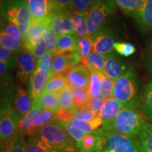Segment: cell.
Listing matches in <instances>:
<instances>
[{"mask_svg":"<svg viewBox=\"0 0 152 152\" xmlns=\"http://www.w3.org/2000/svg\"><path fill=\"white\" fill-rule=\"evenodd\" d=\"M38 99L43 109L49 110L55 114H56L60 109L61 106L58 93L43 92Z\"/></svg>","mask_w":152,"mask_h":152,"instance_id":"cell-25","label":"cell"},{"mask_svg":"<svg viewBox=\"0 0 152 152\" xmlns=\"http://www.w3.org/2000/svg\"><path fill=\"white\" fill-rule=\"evenodd\" d=\"M47 52V47L46 43H45V39L42 38V39L41 40L39 41L35 47H34V48L32 49L30 53L33 55L34 57L35 58V59L37 61L39 58H40L42 56Z\"/></svg>","mask_w":152,"mask_h":152,"instance_id":"cell-50","label":"cell"},{"mask_svg":"<svg viewBox=\"0 0 152 152\" xmlns=\"http://www.w3.org/2000/svg\"><path fill=\"white\" fill-rule=\"evenodd\" d=\"M144 115L134 107H125L113 123L104 130L134 137L138 135L146 122Z\"/></svg>","mask_w":152,"mask_h":152,"instance_id":"cell-3","label":"cell"},{"mask_svg":"<svg viewBox=\"0 0 152 152\" xmlns=\"http://www.w3.org/2000/svg\"><path fill=\"white\" fill-rule=\"evenodd\" d=\"M15 0H1V6L10 3L11 1H14Z\"/></svg>","mask_w":152,"mask_h":152,"instance_id":"cell-52","label":"cell"},{"mask_svg":"<svg viewBox=\"0 0 152 152\" xmlns=\"http://www.w3.org/2000/svg\"><path fill=\"white\" fill-rule=\"evenodd\" d=\"M117 7L123 11L125 14L132 16H137L141 9L144 0H114Z\"/></svg>","mask_w":152,"mask_h":152,"instance_id":"cell-27","label":"cell"},{"mask_svg":"<svg viewBox=\"0 0 152 152\" xmlns=\"http://www.w3.org/2000/svg\"><path fill=\"white\" fill-rule=\"evenodd\" d=\"M71 87L73 89L74 96V106L77 107V109L84 107L87 105V102L91 97L90 94H89L88 90L81 88V87Z\"/></svg>","mask_w":152,"mask_h":152,"instance_id":"cell-34","label":"cell"},{"mask_svg":"<svg viewBox=\"0 0 152 152\" xmlns=\"http://www.w3.org/2000/svg\"><path fill=\"white\" fill-rule=\"evenodd\" d=\"M42 110H43V109L39 104V99L38 98L35 99L33 101V108L30 111L20 119L19 123L18 133H20L24 138H26V137L28 138L33 136V128L34 120Z\"/></svg>","mask_w":152,"mask_h":152,"instance_id":"cell-16","label":"cell"},{"mask_svg":"<svg viewBox=\"0 0 152 152\" xmlns=\"http://www.w3.org/2000/svg\"><path fill=\"white\" fill-rule=\"evenodd\" d=\"M69 84L66 76L64 74L53 75L45 87L43 92L59 93Z\"/></svg>","mask_w":152,"mask_h":152,"instance_id":"cell-30","label":"cell"},{"mask_svg":"<svg viewBox=\"0 0 152 152\" xmlns=\"http://www.w3.org/2000/svg\"><path fill=\"white\" fill-rule=\"evenodd\" d=\"M13 108L20 119L30 111L33 108V99L27 91L21 85H18L13 100Z\"/></svg>","mask_w":152,"mask_h":152,"instance_id":"cell-14","label":"cell"},{"mask_svg":"<svg viewBox=\"0 0 152 152\" xmlns=\"http://www.w3.org/2000/svg\"><path fill=\"white\" fill-rule=\"evenodd\" d=\"M96 0H73V11H78L87 14Z\"/></svg>","mask_w":152,"mask_h":152,"instance_id":"cell-48","label":"cell"},{"mask_svg":"<svg viewBox=\"0 0 152 152\" xmlns=\"http://www.w3.org/2000/svg\"><path fill=\"white\" fill-rule=\"evenodd\" d=\"M100 76L102 84V95L104 96L106 99L113 97L114 81L108 77L104 73H99Z\"/></svg>","mask_w":152,"mask_h":152,"instance_id":"cell-43","label":"cell"},{"mask_svg":"<svg viewBox=\"0 0 152 152\" xmlns=\"http://www.w3.org/2000/svg\"><path fill=\"white\" fill-rule=\"evenodd\" d=\"M142 109L144 118L152 123V79L148 82L144 87Z\"/></svg>","mask_w":152,"mask_h":152,"instance_id":"cell-29","label":"cell"},{"mask_svg":"<svg viewBox=\"0 0 152 152\" xmlns=\"http://www.w3.org/2000/svg\"><path fill=\"white\" fill-rule=\"evenodd\" d=\"M27 5L33 21H41L47 19L52 13V0H23Z\"/></svg>","mask_w":152,"mask_h":152,"instance_id":"cell-13","label":"cell"},{"mask_svg":"<svg viewBox=\"0 0 152 152\" xmlns=\"http://www.w3.org/2000/svg\"><path fill=\"white\" fill-rule=\"evenodd\" d=\"M124 107L123 104L113 97L107 99L99 113V116L102 120V128L111 125Z\"/></svg>","mask_w":152,"mask_h":152,"instance_id":"cell-15","label":"cell"},{"mask_svg":"<svg viewBox=\"0 0 152 152\" xmlns=\"http://www.w3.org/2000/svg\"><path fill=\"white\" fill-rule=\"evenodd\" d=\"M128 71L119 57L114 53L106 56L104 73L115 82Z\"/></svg>","mask_w":152,"mask_h":152,"instance_id":"cell-17","label":"cell"},{"mask_svg":"<svg viewBox=\"0 0 152 152\" xmlns=\"http://www.w3.org/2000/svg\"><path fill=\"white\" fill-rule=\"evenodd\" d=\"M71 122L75 128L84 132L85 134L94 133L99 129L101 125H102V120L99 116L90 121H80L74 118Z\"/></svg>","mask_w":152,"mask_h":152,"instance_id":"cell-28","label":"cell"},{"mask_svg":"<svg viewBox=\"0 0 152 152\" xmlns=\"http://www.w3.org/2000/svg\"><path fill=\"white\" fill-rule=\"evenodd\" d=\"M0 42H1V46L6 47L16 54H18L24 49L23 42L13 39L4 30H1V34H0Z\"/></svg>","mask_w":152,"mask_h":152,"instance_id":"cell-32","label":"cell"},{"mask_svg":"<svg viewBox=\"0 0 152 152\" xmlns=\"http://www.w3.org/2000/svg\"><path fill=\"white\" fill-rule=\"evenodd\" d=\"M94 133H99L106 138V149L113 152H141L137 141L132 137L120 133L99 129Z\"/></svg>","mask_w":152,"mask_h":152,"instance_id":"cell-7","label":"cell"},{"mask_svg":"<svg viewBox=\"0 0 152 152\" xmlns=\"http://www.w3.org/2000/svg\"><path fill=\"white\" fill-rule=\"evenodd\" d=\"M114 50L123 56H130L135 52L136 48L129 42H116L114 45Z\"/></svg>","mask_w":152,"mask_h":152,"instance_id":"cell-46","label":"cell"},{"mask_svg":"<svg viewBox=\"0 0 152 152\" xmlns=\"http://www.w3.org/2000/svg\"><path fill=\"white\" fill-rule=\"evenodd\" d=\"M37 135L49 148L56 152H82L77 142L58 122L45 125Z\"/></svg>","mask_w":152,"mask_h":152,"instance_id":"cell-1","label":"cell"},{"mask_svg":"<svg viewBox=\"0 0 152 152\" xmlns=\"http://www.w3.org/2000/svg\"><path fill=\"white\" fill-rule=\"evenodd\" d=\"M68 83L73 87L88 90L90 84L91 71L83 64L74 66L66 74Z\"/></svg>","mask_w":152,"mask_h":152,"instance_id":"cell-12","label":"cell"},{"mask_svg":"<svg viewBox=\"0 0 152 152\" xmlns=\"http://www.w3.org/2000/svg\"><path fill=\"white\" fill-rule=\"evenodd\" d=\"M1 20L15 25L21 32L23 38L33 23V18L23 0H15L1 6Z\"/></svg>","mask_w":152,"mask_h":152,"instance_id":"cell-4","label":"cell"},{"mask_svg":"<svg viewBox=\"0 0 152 152\" xmlns=\"http://www.w3.org/2000/svg\"><path fill=\"white\" fill-rule=\"evenodd\" d=\"M20 121V118L13 106L1 109L0 137L1 149H4L18 134Z\"/></svg>","mask_w":152,"mask_h":152,"instance_id":"cell-6","label":"cell"},{"mask_svg":"<svg viewBox=\"0 0 152 152\" xmlns=\"http://www.w3.org/2000/svg\"><path fill=\"white\" fill-rule=\"evenodd\" d=\"M58 94L59 103L61 107L66 109H73L75 106H74V96L73 89L71 85L68 84L64 90L61 91Z\"/></svg>","mask_w":152,"mask_h":152,"instance_id":"cell-33","label":"cell"},{"mask_svg":"<svg viewBox=\"0 0 152 152\" xmlns=\"http://www.w3.org/2000/svg\"><path fill=\"white\" fill-rule=\"evenodd\" d=\"M113 97L125 107L137 108L140 105L137 77L132 68L114 82Z\"/></svg>","mask_w":152,"mask_h":152,"instance_id":"cell-2","label":"cell"},{"mask_svg":"<svg viewBox=\"0 0 152 152\" xmlns=\"http://www.w3.org/2000/svg\"><path fill=\"white\" fill-rule=\"evenodd\" d=\"M24 142L27 152H56L49 148L37 134L24 139Z\"/></svg>","mask_w":152,"mask_h":152,"instance_id":"cell-31","label":"cell"},{"mask_svg":"<svg viewBox=\"0 0 152 152\" xmlns=\"http://www.w3.org/2000/svg\"><path fill=\"white\" fill-rule=\"evenodd\" d=\"M106 100V99L104 96H102V95H101V96L96 98L90 97L88 102H87V105L85 106L89 107L90 109H92L93 111L99 113L100 110L102 109V106H103L104 104L105 103Z\"/></svg>","mask_w":152,"mask_h":152,"instance_id":"cell-49","label":"cell"},{"mask_svg":"<svg viewBox=\"0 0 152 152\" xmlns=\"http://www.w3.org/2000/svg\"><path fill=\"white\" fill-rule=\"evenodd\" d=\"M56 121V114L49 110H42L34 120L33 128V136L37 134L45 125Z\"/></svg>","mask_w":152,"mask_h":152,"instance_id":"cell-26","label":"cell"},{"mask_svg":"<svg viewBox=\"0 0 152 152\" xmlns=\"http://www.w3.org/2000/svg\"><path fill=\"white\" fill-rule=\"evenodd\" d=\"M1 152H27L25 147L23 137L18 133L16 137L1 150Z\"/></svg>","mask_w":152,"mask_h":152,"instance_id":"cell-41","label":"cell"},{"mask_svg":"<svg viewBox=\"0 0 152 152\" xmlns=\"http://www.w3.org/2000/svg\"><path fill=\"white\" fill-rule=\"evenodd\" d=\"M52 75V72L45 75L42 73L37 68L36 69L29 82V89H28V92L33 101L41 96L45 90L47 83Z\"/></svg>","mask_w":152,"mask_h":152,"instance_id":"cell-18","label":"cell"},{"mask_svg":"<svg viewBox=\"0 0 152 152\" xmlns=\"http://www.w3.org/2000/svg\"><path fill=\"white\" fill-rule=\"evenodd\" d=\"M91 41L92 50L104 56L113 53L114 45L116 43L113 33L104 26L91 36Z\"/></svg>","mask_w":152,"mask_h":152,"instance_id":"cell-9","label":"cell"},{"mask_svg":"<svg viewBox=\"0 0 152 152\" xmlns=\"http://www.w3.org/2000/svg\"><path fill=\"white\" fill-rule=\"evenodd\" d=\"M1 30H4L10 37L14 40L23 42V36L19 28L15 25L11 23L7 20H1Z\"/></svg>","mask_w":152,"mask_h":152,"instance_id":"cell-39","label":"cell"},{"mask_svg":"<svg viewBox=\"0 0 152 152\" xmlns=\"http://www.w3.org/2000/svg\"><path fill=\"white\" fill-rule=\"evenodd\" d=\"M71 12L53 11L52 13L45 19V23L48 24L54 30L57 36L63 35H75L71 22Z\"/></svg>","mask_w":152,"mask_h":152,"instance_id":"cell-10","label":"cell"},{"mask_svg":"<svg viewBox=\"0 0 152 152\" xmlns=\"http://www.w3.org/2000/svg\"><path fill=\"white\" fill-rule=\"evenodd\" d=\"M73 0H52L53 11L71 12L73 11Z\"/></svg>","mask_w":152,"mask_h":152,"instance_id":"cell-47","label":"cell"},{"mask_svg":"<svg viewBox=\"0 0 152 152\" xmlns=\"http://www.w3.org/2000/svg\"><path fill=\"white\" fill-rule=\"evenodd\" d=\"M18 54L12 52L4 47H0V60L7 63L10 69L16 70Z\"/></svg>","mask_w":152,"mask_h":152,"instance_id":"cell-40","label":"cell"},{"mask_svg":"<svg viewBox=\"0 0 152 152\" xmlns=\"http://www.w3.org/2000/svg\"><path fill=\"white\" fill-rule=\"evenodd\" d=\"M141 152H152V124L146 123L137 136Z\"/></svg>","mask_w":152,"mask_h":152,"instance_id":"cell-23","label":"cell"},{"mask_svg":"<svg viewBox=\"0 0 152 152\" xmlns=\"http://www.w3.org/2000/svg\"><path fill=\"white\" fill-rule=\"evenodd\" d=\"M81 61V56L78 50L68 54L54 55L51 72L52 75H66L72 68L78 65Z\"/></svg>","mask_w":152,"mask_h":152,"instance_id":"cell-11","label":"cell"},{"mask_svg":"<svg viewBox=\"0 0 152 152\" xmlns=\"http://www.w3.org/2000/svg\"><path fill=\"white\" fill-rule=\"evenodd\" d=\"M53 56V54L47 51L37 61V68L42 73L47 75L51 72Z\"/></svg>","mask_w":152,"mask_h":152,"instance_id":"cell-42","label":"cell"},{"mask_svg":"<svg viewBox=\"0 0 152 152\" xmlns=\"http://www.w3.org/2000/svg\"><path fill=\"white\" fill-rule=\"evenodd\" d=\"M78 50L77 37L73 35H63L57 37L56 49L54 55L64 54Z\"/></svg>","mask_w":152,"mask_h":152,"instance_id":"cell-22","label":"cell"},{"mask_svg":"<svg viewBox=\"0 0 152 152\" xmlns=\"http://www.w3.org/2000/svg\"><path fill=\"white\" fill-rule=\"evenodd\" d=\"M71 17L73 31L76 37L90 36L87 25V14L73 10L71 11Z\"/></svg>","mask_w":152,"mask_h":152,"instance_id":"cell-21","label":"cell"},{"mask_svg":"<svg viewBox=\"0 0 152 152\" xmlns=\"http://www.w3.org/2000/svg\"><path fill=\"white\" fill-rule=\"evenodd\" d=\"M144 64L147 71L152 75V47L148 49L144 57Z\"/></svg>","mask_w":152,"mask_h":152,"instance_id":"cell-51","label":"cell"},{"mask_svg":"<svg viewBox=\"0 0 152 152\" xmlns=\"http://www.w3.org/2000/svg\"><path fill=\"white\" fill-rule=\"evenodd\" d=\"M101 152H113V151H112L111 150H109V149H106L105 150H104V151H102Z\"/></svg>","mask_w":152,"mask_h":152,"instance_id":"cell-53","label":"cell"},{"mask_svg":"<svg viewBox=\"0 0 152 152\" xmlns=\"http://www.w3.org/2000/svg\"><path fill=\"white\" fill-rule=\"evenodd\" d=\"M77 110V107L71 109L61 107L56 114V120L60 122H71L72 120L75 118Z\"/></svg>","mask_w":152,"mask_h":152,"instance_id":"cell-45","label":"cell"},{"mask_svg":"<svg viewBox=\"0 0 152 152\" xmlns=\"http://www.w3.org/2000/svg\"><path fill=\"white\" fill-rule=\"evenodd\" d=\"M116 4L114 0H96L87 13L89 35L91 37L104 26L107 17L115 11Z\"/></svg>","mask_w":152,"mask_h":152,"instance_id":"cell-5","label":"cell"},{"mask_svg":"<svg viewBox=\"0 0 152 152\" xmlns=\"http://www.w3.org/2000/svg\"><path fill=\"white\" fill-rule=\"evenodd\" d=\"M106 56L92 50L86 61L82 63L83 65L87 66L90 71L97 72L98 73H104Z\"/></svg>","mask_w":152,"mask_h":152,"instance_id":"cell-24","label":"cell"},{"mask_svg":"<svg viewBox=\"0 0 152 152\" xmlns=\"http://www.w3.org/2000/svg\"><path fill=\"white\" fill-rule=\"evenodd\" d=\"M45 21H33L27 35L23 39V49L30 52L37 44L43 38V31L45 27Z\"/></svg>","mask_w":152,"mask_h":152,"instance_id":"cell-19","label":"cell"},{"mask_svg":"<svg viewBox=\"0 0 152 152\" xmlns=\"http://www.w3.org/2000/svg\"><path fill=\"white\" fill-rule=\"evenodd\" d=\"M58 122L63 128L65 129L66 132L70 134V136L77 142L79 147H80L82 141H83V138H84L86 134H85L84 132H83L77 128H75L72 124L71 122H60V121H58Z\"/></svg>","mask_w":152,"mask_h":152,"instance_id":"cell-38","label":"cell"},{"mask_svg":"<svg viewBox=\"0 0 152 152\" xmlns=\"http://www.w3.org/2000/svg\"><path fill=\"white\" fill-rule=\"evenodd\" d=\"M134 19L144 31L152 32V0H144Z\"/></svg>","mask_w":152,"mask_h":152,"instance_id":"cell-20","label":"cell"},{"mask_svg":"<svg viewBox=\"0 0 152 152\" xmlns=\"http://www.w3.org/2000/svg\"><path fill=\"white\" fill-rule=\"evenodd\" d=\"M37 69L36 59L29 51L23 49L18 54L16 67V77L23 84L29 83Z\"/></svg>","mask_w":152,"mask_h":152,"instance_id":"cell-8","label":"cell"},{"mask_svg":"<svg viewBox=\"0 0 152 152\" xmlns=\"http://www.w3.org/2000/svg\"><path fill=\"white\" fill-rule=\"evenodd\" d=\"M57 37L58 36L55 33L52 28L48 24L45 25V29L43 31V39H45V43H46L47 51L52 53L53 55L56 49Z\"/></svg>","mask_w":152,"mask_h":152,"instance_id":"cell-35","label":"cell"},{"mask_svg":"<svg viewBox=\"0 0 152 152\" xmlns=\"http://www.w3.org/2000/svg\"><path fill=\"white\" fill-rule=\"evenodd\" d=\"M77 45H78V51L81 56V64L86 61L90 52H92V41L91 37H77Z\"/></svg>","mask_w":152,"mask_h":152,"instance_id":"cell-37","label":"cell"},{"mask_svg":"<svg viewBox=\"0 0 152 152\" xmlns=\"http://www.w3.org/2000/svg\"><path fill=\"white\" fill-rule=\"evenodd\" d=\"M89 94L92 98L98 97L102 95V84L100 76L97 72L91 71L90 84L88 89Z\"/></svg>","mask_w":152,"mask_h":152,"instance_id":"cell-36","label":"cell"},{"mask_svg":"<svg viewBox=\"0 0 152 152\" xmlns=\"http://www.w3.org/2000/svg\"><path fill=\"white\" fill-rule=\"evenodd\" d=\"M99 113L93 111L89 107L85 106V107L77 109L75 113V118L80 120V121H90L96 118V117H99Z\"/></svg>","mask_w":152,"mask_h":152,"instance_id":"cell-44","label":"cell"}]
</instances>
